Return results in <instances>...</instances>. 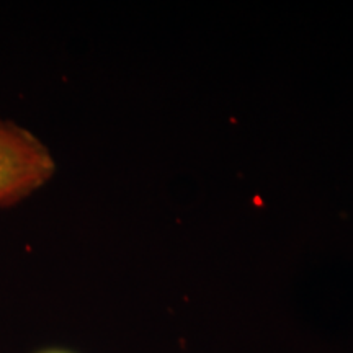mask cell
Listing matches in <instances>:
<instances>
[{
	"mask_svg": "<svg viewBox=\"0 0 353 353\" xmlns=\"http://www.w3.org/2000/svg\"><path fill=\"white\" fill-rule=\"evenodd\" d=\"M51 149L20 123L0 118V210L30 200L56 175Z\"/></svg>",
	"mask_w": 353,
	"mask_h": 353,
	"instance_id": "6da1fadb",
	"label": "cell"
},
{
	"mask_svg": "<svg viewBox=\"0 0 353 353\" xmlns=\"http://www.w3.org/2000/svg\"><path fill=\"white\" fill-rule=\"evenodd\" d=\"M34 353H77V352L70 350V348H63V347H48V348H41V350Z\"/></svg>",
	"mask_w": 353,
	"mask_h": 353,
	"instance_id": "7a4b0ae2",
	"label": "cell"
}]
</instances>
